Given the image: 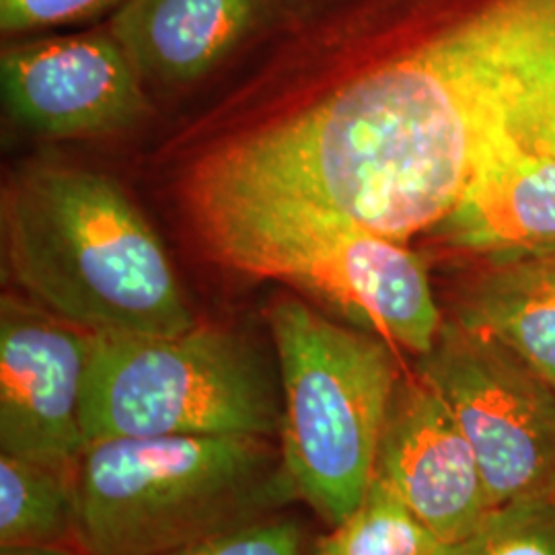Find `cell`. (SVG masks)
Masks as SVG:
<instances>
[{"instance_id": "1", "label": "cell", "mask_w": 555, "mask_h": 555, "mask_svg": "<svg viewBox=\"0 0 555 555\" xmlns=\"http://www.w3.org/2000/svg\"><path fill=\"white\" fill-rule=\"evenodd\" d=\"M371 2L385 48L268 151L298 198L405 243L555 100V0Z\"/></svg>"}, {"instance_id": "2", "label": "cell", "mask_w": 555, "mask_h": 555, "mask_svg": "<svg viewBox=\"0 0 555 555\" xmlns=\"http://www.w3.org/2000/svg\"><path fill=\"white\" fill-rule=\"evenodd\" d=\"M2 231L27 298L93 336H176L198 325L160 238L112 179L29 169L4 194Z\"/></svg>"}, {"instance_id": "3", "label": "cell", "mask_w": 555, "mask_h": 555, "mask_svg": "<svg viewBox=\"0 0 555 555\" xmlns=\"http://www.w3.org/2000/svg\"><path fill=\"white\" fill-rule=\"evenodd\" d=\"M85 555H165L298 502L276 438H107L79 463Z\"/></svg>"}, {"instance_id": "4", "label": "cell", "mask_w": 555, "mask_h": 555, "mask_svg": "<svg viewBox=\"0 0 555 555\" xmlns=\"http://www.w3.org/2000/svg\"><path fill=\"white\" fill-rule=\"evenodd\" d=\"M190 204L224 266L300 288L416 358L435 346L444 319L424 261L403 241L291 196L190 190Z\"/></svg>"}, {"instance_id": "5", "label": "cell", "mask_w": 555, "mask_h": 555, "mask_svg": "<svg viewBox=\"0 0 555 555\" xmlns=\"http://www.w3.org/2000/svg\"><path fill=\"white\" fill-rule=\"evenodd\" d=\"M282 391L280 449L298 500L332 529L366 494L401 380L393 346L298 298L270 309Z\"/></svg>"}, {"instance_id": "6", "label": "cell", "mask_w": 555, "mask_h": 555, "mask_svg": "<svg viewBox=\"0 0 555 555\" xmlns=\"http://www.w3.org/2000/svg\"><path fill=\"white\" fill-rule=\"evenodd\" d=\"M278 362L231 330L93 336L82 389L87 444L107 438L280 437Z\"/></svg>"}, {"instance_id": "7", "label": "cell", "mask_w": 555, "mask_h": 555, "mask_svg": "<svg viewBox=\"0 0 555 555\" xmlns=\"http://www.w3.org/2000/svg\"><path fill=\"white\" fill-rule=\"evenodd\" d=\"M416 373L453 412L494 506L555 498V389L522 358L449 319Z\"/></svg>"}, {"instance_id": "8", "label": "cell", "mask_w": 555, "mask_h": 555, "mask_svg": "<svg viewBox=\"0 0 555 555\" xmlns=\"http://www.w3.org/2000/svg\"><path fill=\"white\" fill-rule=\"evenodd\" d=\"M93 334L31 298H0V455L77 469Z\"/></svg>"}, {"instance_id": "9", "label": "cell", "mask_w": 555, "mask_h": 555, "mask_svg": "<svg viewBox=\"0 0 555 555\" xmlns=\"http://www.w3.org/2000/svg\"><path fill=\"white\" fill-rule=\"evenodd\" d=\"M11 116L48 139H89L132 128L149 103L142 77L107 29L13 43L0 60Z\"/></svg>"}, {"instance_id": "10", "label": "cell", "mask_w": 555, "mask_h": 555, "mask_svg": "<svg viewBox=\"0 0 555 555\" xmlns=\"http://www.w3.org/2000/svg\"><path fill=\"white\" fill-rule=\"evenodd\" d=\"M373 477L385 481L442 543L467 535L494 508L469 440L420 373L397 383Z\"/></svg>"}, {"instance_id": "11", "label": "cell", "mask_w": 555, "mask_h": 555, "mask_svg": "<svg viewBox=\"0 0 555 555\" xmlns=\"http://www.w3.org/2000/svg\"><path fill=\"white\" fill-rule=\"evenodd\" d=\"M435 233L481 261L555 249V100L483 160Z\"/></svg>"}, {"instance_id": "12", "label": "cell", "mask_w": 555, "mask_h": 555, "mask_svg": "<svg viewBox=\"0 0 555 555\" xmlns=\"http://www.w3.org/2000/svg\"><path fill=\"white\" fill-rule=\"evenodd\" d=\"M280 0H126L109 31L142 80L178 87L202 79L249 40Z\"/></svg>"}, {"instance_id": "13", "label": "cell", "mask_w": 555, "mask_h": 555, "mask_svg": "<svg viewBox=\"0 0 555 555\" xmlns=\"http://www.w3.org/2000/svg\"><path fill=\"white\" fill-rule=\"evenodd\" d=\"M455 319L511 348L555 389V249L486 259Z\"/></svg>"}, {"instance_id": "14", "label": "cell", "mask_w": 555, "mask_h": 555, "mask_svg": "<svg viewBox=\"0 0 555 555\" xmlns=\"http://www.w3.org/2000/svg\"><path fill=\"white\" fill-rule=\"evenodd\" d=\"M79 467L0 455V547H79Z\"/></svg>"}, {"instance_id": "15", "label": "cell", "mask_w": 555, "mask_h": 555, "mask_svg": "<svg viewBox=\"0 0 555 555\" xmlns=\"http://www.w3.org/2000/svg\"><path fill=\"white\" fill-rule=\"evenodd\" d=\"M442 545L385 481L373 477L357 508L315 539L311 555H438Z\"/></svg>"}, {"instance_id": "16", "label": "cell", "mask_w": 555, "mask_h": 555, "mask_svg": "<svg viewBox=\"0 0 555 555\" xmlns=\"http://www.w3.org/2000/svg\"><path fill=\"white\" fill-rule=\"evenodd\" d=\"M438 555H555V498L494 506L476 529Z\"/></svg>"}, {"instance_id": "17", "label": "cell", "mask_w": 555, "mask_h": 555, "mask_svg": "<svg viewBox=\"0 0 555 555\" xmlns=\"http://www.w3.org/2000/svg\"><path fill=\"white\" fill-rule=\"evenodd\" d=\"M313 543L297 516L280 513L165 555H311Z\"/></svg>"}, {"instance_id": "18", "label": "cell", "mask_w": 555, "mask_h": 555, "mask_svg": "<svg viewBox=\"0 0 555 555\" xmlns=\"http://www.w3.org/2000/svg\"><path fill=\"white\" fill-rule=\"evenodd\" d=\"M126 0H0V29L21 36L41 29L80 25L118 13Z\"/></svg>"}, {"instance_id": "19", "label": "cell", "mask_w": 555, "mask_h": 555, "mask_svg": "<svg viewBox=\"0 0 555 555\" xmlns=\"http://www.w3.org/2000/svg\"><path fill=\"white\" fill-rule=\"evenodd\" d=\"M0 555H85L77 545H11L0 547Z\"/></svg>"}]
</instances>
